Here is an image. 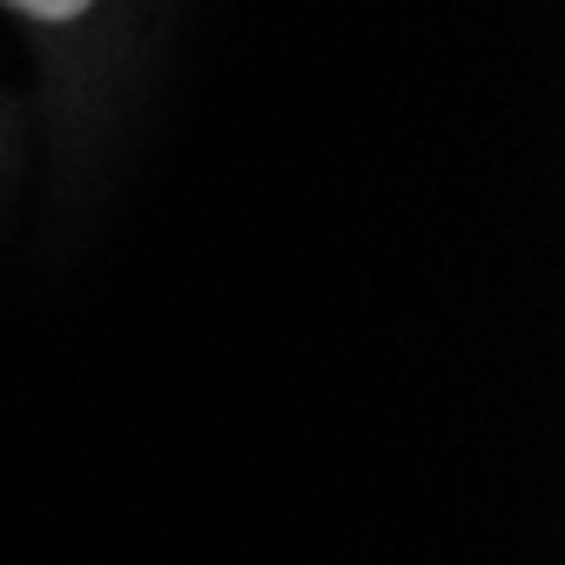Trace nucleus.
<instances>
[{
  "instance_id": "obj_1",
  "label": "nucleus",
  "mask_w": 565,
  "mask_h": 565,
  "mask_svg": "<svg viewBox=\"0 0 565 565\" xmlns=\"http://www.w3.org/2000/svg\"><path fill=\"white\" fill-rule=\"evenodd\" d=\"M8 8H21L34 21H75L82 8H95V0H8Z\"/></svg>"
}]
</instances>
